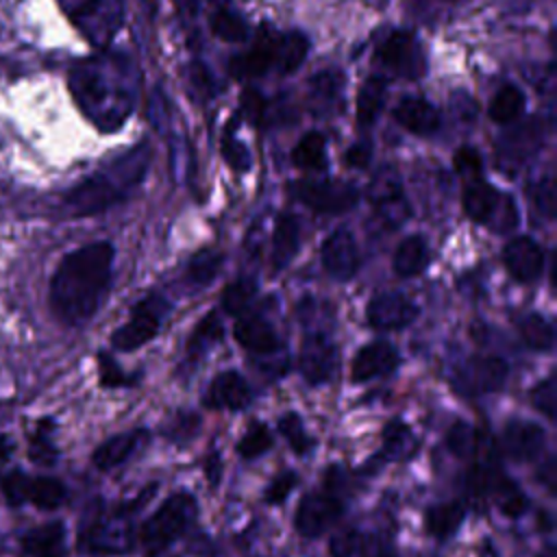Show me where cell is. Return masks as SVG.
<instances>
[{
	"instance_id": "29",
	"label": "cell",
	"mask_w": 557,
	"mask_h": 557,
	"mask_svg": "<svg viewBox=\"0 0 557 557\" xmlns=\"http://www.w3.org/2000/svg\"><path fill=\"white\" fill-rule=\"evenodd\" d=\"M24 546L33 557H65V529L59 520L48 522L30 531Z\"/></svg>"
},
{
	"instance_id": "24",
	"label": "cell",
	"mask_w": 557,
	"mask_h": 557,
	"mask_svg": "<svg viewBox=\"0 0 557 557\" xmlns=\"http://www.w3.org/2000/svg\"><path fill=\"white\" fill-rule=\"evenodd\" d=\"M420 442L413 435L411 426L400 420V418H392L385 422L383 431H381V448L379 455L374 457L376 461H409L418 455Z\"/></svg>"
},
{
	"instance_id": "19",
	"label": "cell",
	"mask_w": 557,
	"mask_h": 557,
	"mask_svg": "<svg viewBox=\"0 0 557 557\" xmlns=\"http://www.w3.org/2000/svg\"><path fill=\"white\" fill-rule=\"evenodd\" d=\"M361 263L355 235L348 228L333 231L322 244V265L335 281H348L357 274Z\"/></svg>"
},
{
	"instance_id": "7",
	"label": "cell",
	"mask_w": 557,
	"mask_h": 557,
	"mask_svg": "<svg viewBox=\"0 0 557 557\" xmlns=\"http://www.w3.org/2000/svg\"><path fill=\"white\" fill-rule=\"evenodd\" d=\"M461 205L466 215L472 222L487 224L498 220V231H509L516 226V209L509 196H500L490 183L483 181V176L468 178L461 191Z\"/></svg>"
},
{
	"instance_id": "40",
	"label": "cell",
	"mask_w": 557,
	"mask_h": 557,
	"mask_svg": "<svg viewBox=\"0 0 557 557\" xmlns=\"http://www.w3.org/2000/svg\"><path fill=\"white\" fill-rule=\"evenodd\" d=\"M524 109V94L516 85H505L496 91L490 104V117L498 124L513 122Z\"/></svg>"
},
{
	"instance_id": "16",
	"label": "cell",
	"mask_w": 557,
	"mask_h": 557,
	"mask_svg": "<svg viewBox=\"0 0 557 557\" xmlns=\"http://www.w3.org/2000/svg\"><path fill=\"white\" fill-rule=\"evenodd\" d=\"M250 400L252 389L235 370L215 374L202 394V407L211 411H242L250 405Z\"/></svg>"
},
{
	"instance_id": "17",
	"label": "cell",
	"mask_w": 557,
	"mask_h": 557,
	"mask_svg": "<svg viewBox=\"0 0 557 557\" xmlns=\"http://www.w3.org/2000/svg\"><path fill=\"white\" fill-rule=\"evenodd\" d=\"M9 494L17 503H30L41 509H57L67 498V487L63 481L54 476H24L17 474L15 479L7 481Z\"/></svg>"
},
{
	"instance_id": "47",
	"label": "cell",
	"mask_w": 557,
	"mask_h": 557,
	"mask_svg": "<svg viewBox=\"0 0 557 557\" xmlns=\"http://www.w3.org/2000/svg\"><path fill=\"white\" fill-rule=\"evenodd\" d=\"M298 483V474L294 470H283L278 472L265 487L263 492V503L265 505H283L287 500V496L294 492Z\"/></svg>"
},
{
	"instance_id": "27",
	"label": "cell",
	"mask_w": 557,
	"mask_h": 557,
	"mask_svg": "<svg viewBox=\"0 0 557 557\" xmlns=\"http://www.w3.org/2000/svg\"><path fill=\"white\" fill-rule=\"evenodd\" d=\"M466 505L463 500H444L429 505L424 511V529L431 537L444 542L453 537L466 518Z\"/></svg>"
},
{
	"instance_id": "4",
	"label": "cell",
	"mask_w": 557,
	"mask_h": 557,
	"mask_svg": "<svg viewBox=\"0 0 557 557\" xmlns=\"http://www.w3.org/2000/svg\"><path fill=\"white\" fill-rule=\"evenodd\" d=\"M198 500L189 492L170 494L139 527V548L144 557H159L174 546L196 522Z\"/></svg>"
},
{
	"instance_id": "31",
	"label": "cell",
	"mask_w": 557,
	"mask_h": 557,
	"mask_svg": "<svg viewBox=\"0 0 557 557\" xmlns=\"http://www.w3.org/2000/svg\"><path fill=\"white\" fill-rule=\"evenodd\" d=\"M309 52V39L298 33L289 30L278 35L276 39V50H274V67L278 74H292L300 67Z\"/></svg>"
},
{
	"instance_id": "45",
	"label": "cell",
	"mask_w": 557,
	"mask_h": 557,
	"mask_svg": "<svg viewBox=\"0 0 557 557\" xmlns=\"http://www.w3.org/2000/svg\"><path fill=\"white\" fill-rule=\"evenodd\" d=\"M342 89V76L337 72H320L311 81V100L320 109H329V104L337 98Z\"/></svg>"
},
{
	"instance_id": "36",
	"label": "cell",
	"mask_w": 557,
	"mask_h": 557,
	"mask_svg": "<svg viewBox=\"0 0 557 557\" xmlns=\"http://www.w3.org/2000/svg\"><path fill=\"white\" fill-rule=\"evenodd\" d=\"M537 146V128L531 124L529 128H516V133L507 135L498 146L500 163H520L529 154L535 152Z\"/></svg>"
},
{
	"instance_id": "49",
	"label": "cell",
	"mask_w": 557,
	"mask_h": 557,
	"mask_svg": "<svg viewBox=\"0 0 557 557\" xmlns=\"http://www.w3.org/2000/svg\"><path fill=\"white\" fill-rule=\"evenodd\" d=\"M98 363H100V385L102 387H128V385H133L135 379L126 376L109 355L100 352Z\"/></svg>"
},
{
	"instance_id": "21",
	"label": "cell",
	"mask_w": 557,
	"mask_h": 557,
	"mask_svg": "<svg viewBox=\"0 0 557 557\" xmlns=\"http://www.w3.org/2000/svg\"><path fill=\"white\" fill-rule=\"evenodd\" d=\"M146 440H148L146 429L115 433L94 448L91 466L100 472H109V470L122 466L124 461H128L137 453V448H141L146 444Z\"/></svg>"
},
{
	"instance_id": "42",
	"label": "cell",
	"mask_w": 557,
	"mask_h": 557,
	"mask_svg": "<svg viewBox=\"0 0 557 557\" xmlns=\"http://www.w3.org/2000/svg\"><path fill=\"white\" fill-rule=\"evenodd\" d=\"M211 33L222 41H244L248 35V26L239 13L231 9H218L211 15Z\"/></svg>"
},
{
	"instance_id": "12",
	"label": "cell",
	"mask_w": 557,
	"mask_h": 557,
	"mask_svg": "<svg viewBox=\"0 0 557 557\" xmlns=\"http://www.w3.org/2000/svg\"><path fill=\"white\" fill-rule=\"evenodd\" d=\"M368 200L374 207V211L379 213V218L383 220V224L387 228H396L400 226L407 215H409V207L403 194V183L400 176L394 168L385 165L381 168L370 185H368Z\"/></svg>"
},
{
	"instance_id": "50",
	"label": "cell",
	"mask_w": 557,
	"mask_h": 557,
	"mask_svg": "<svg viewBox=\"0 0 557 557\" xmlns=\"http://www.w3.org/2000/svg\"><path fill=\"white\" fill-rule=\"evenodd\" d=\"M453 165H455L457 174H461L466 181L481 176V157L472 146L459 148L453 157Z\"/></svg>"
},
{
	"instance_id": "34",
	"label": "cell",
	"mask_w": 557,
	"mask_h": 557,
	"mask_svg": "<svg viewBox=\"0 0 557 557\" xmlns=\"http://www.w3.org/2000/svg\"><path fill=\"white\" fill-rule=\"evenodd\" d=\"M222 337H224V326H222L218 313H215V311L207 313V315L196 324V329H194L191 335H189V342H187V359H189V361L200 359V357L207 355V350H211Z\"/></svg>"
},
{
	"instance_id": "51",
	"label": "cell",
	"mask_w": 557,
	"mask_h": 557,
	"mask_svg": "<svg viewBox=\"0 0 557 557\" xmlns=\"http://www.w3.org/2000/svg\"><path fill=\"white\" fill-rule=\"evenodd\" d=\"M533 202L546 218L555 215V183L550 176L537 183V194H533Z\"/></svg>"
},
{
	"instance_id": "18",
	"label": "cell",
	"mask_w": 557,
	"mask_h": 557,
	"mask_svg": "<svg viewBox=\"0 0 557 557\" xmlns=\"http://www.w3.org/2000/svg\"><path fill=\"white\" fill-rule=\"evenodd\" d=\"M400 363L398 350L383 339L370 342L366 346H361L350 363V381L361 385V383H370L379 376H387L392 374Z\"/></svg>"
},
{
	"instance_id": "33",
	"label": "cell",
	"mask_w": 557,
	"mask_h": 557,
	"mask_svg": "<svg viewBox=\"0 0 557 557\" xmlns=\"http://www.w3.org/2000/svg\"><path fill=\"white\" fill-rule=\"evenodd\" d=\"M518 333L531 350L537 352H548L555 346V329L553 324L540 315V313H527L518 320Z\"/></svg>"
},
{
	"instance_id": "28",
	"label": "cell",
	"mask_w": 557,
	"mask_h": 557,
	"mask_svg": "<svg viewBox=\"0 0 557 557\" xmlns=\"http://www.w3.org/2000/svg\"><path fill=\"white\" fill-rule=\"evenodd\" d=\"M300 246V226L292 213H281L272 235V268L283 270L292 263Z\"/></svg>"
},
{
	"instance_id": "11",
	"label": "cell",
	"mask_w": 557,
	"mask_h": 557,
	"mask_svg": "<svg viewBox=\"0 0 557 557\" xmlns=\"http://www.w3.org/2000/svg\"><path fill=\"white\" fill-rule=\"evenodd\" d=\"M289 191L315 213H344L359 200L357 187L344 181H298Z\"/></svg>"
},
{
	"instance_id": "13",
	"label": "cell",
	"mask_w": 557,
	"mask_h": 557,
	"mask_svg": "<svg viewBox=\"0 0 557 557\" xmlns=\"http://www.w3.org/2000/svg\"><path fill=\"white\" fill-rule=\"evenodd\" d=\"M298 370L307 385L326 383L337 370L335 342L322 331H309L298 350Z\"/></svg>"
},
{
	"instance_id": "10",
	"label": "cell",
	"mask_w": 557,
	"mask_h": 557,
	"mask_svg": "<svg viewBox=\"0 0 557 557\" xmlns=\"http://www.w3.org/2000/svg\"><path fill=\"white\" fill-rule=\"evenodd\" d=\"M374 59L385 70L409 81L422 78V74L426 72V61L420 41L407 30H394L392 35H387L379 44Z\"/></svg>"
},
{
	"instance_id": "5",
	"label": "cell",
	"mask_w": 557,
	"mask_h": 557,
	"mask_svg": "<svg viewBox=\"0 0 557 557\" xmlns=\"http://www.w3.org/2000/svg\"><path fill=\"white\" fill-rule=\"evenodd\" d=\"M67 20L94 46H104L122 24L120 0H59Z\"/></svg>"
},
{
	"instance_id": "37",
	"label": "cell",
	"mask_w": 557,
	"mask_h": 557,
	"mask_svg": "<svg viewBox=\"0 0 557 557\" xmlns=\"http://www.w3.org/2000/svg\"><path fill=\"white\" fill-rule=\"evenodd\" d=\"M292 161L300 170H324L326 165V141L324 135L311 131L300 137V141L294 146Z\"/></svg>"
},
{
	"instance_id": "1",
	"label": "cell",
	"mask_w": 557,
	"mask_h": 557,
	"mask_svg": "<svg viewBox=\"0 0 557 557\" xmlns=\"http://www.w3.org/2000/svg\"><path fill=\"white\" fill-rule=\"evenodd\" d=\"M113 246L94 242L65 255L50 281V309L59 322L81 326L94 318L111 285Z\"/></svg>"
},
{
	"instance_id": "38",
	"label": "cell",
	"mask_w": 557,
	"mask_h": 557,
	"mask_svg": "<svg viewBox=\"0 0 557 557\" xmlns=\"http://www.w3.org/2000/svg\"><path fill=\"white\" fill-rule=\"evenodd\" d=\"M483 431L474 429L472 424H468L466 420H457L448 426L446 431V448L459 457V459H472L476 455V448L481 444Z\"/></svg>"
},
{
	"instance_id": "25",
	"label": "cell",
	"mask_w": 557,
	"mask_h": 557,
	"mask_svg": "<svg viewBox=\"0 0 557 557\" xmlns=\"http://www.w3.org/2000/svg\"><path fill=\"white\" fill-rule=\"evenodd\" d=\"M394 120L413 135H433L440 128L437 109L422 98H403L394 107Z\"/></svg>"
},
{
	"instance_id": "43",
	"label": "cell",
	"mask_w": 557,
	"mask_h": 557,
	"mask_svg": "<svg viewBox=\"0 0 557 557\" xmlns=\"http://www.w3.org/2000/svg\"><path fill=\"white\" fill-rule=\"evenodd\" d=\"M492 500L496 503L498 511L511 520L520 518L527 511V496L518 490V485L505 474L503 481L498 483Z\"/></svg>"
},
{
	"instance_id": "30",
	"label": "cell",
	"mask_w": 557,
	"mask_h": 557,
	"mask_svg": "<svg viewBox=\"0 0 557 557\" xmlns=\"http://www.w3.org/2000/svg\"><path fill=\"white\" fill-rule=\"evenodd\" d=\"M429 263V246L424 237L409 235L400 242V246L394 252V272L398 276H418Z\"/></svg>"
},
{
	"instance_id": "55",
	"label": "cell",
	"mask_w": 557,
	"mask_h": 557,
	"mask_svg": "<svg viewBox=\"0 0 557 557\" xmlns=\"http://www.w3.org/2000/svg\"><path fill=\"white\" fill-rule=\"evenodd\" d=\"M220 474H222V463H220V455L215 450H211L207 455V463H205V476L211 485H215L220 481Z\"/></svg>"
},
{
	"instance_id": "3",
	"label": "cell",
	"mask_w": 557,
	"mask_h": 557,
	"mask_svg": "<svg viewBox=\"0 0 557 557\" xmlns=\"http://www.w3.org/2000/svg\"><path fill=\"white\" fill-rule=\"evenodd\" d=\"M150 161L148 144H139L117 157L113 163L102 168L100 172L85 178L65 196V207L72 215H91L98 213L122 198L128 196L133 187H137L146 174Z\"/></svg>"
},
{
	"instance_id": "56",
	"label": "cell",
	"mask_w": 557,
	"mask_h": 557,
	"mask_svg": "<svg viewBox=\"0 0 557 557\" xmlns=\"http://www.w3.org/2000/svg\"><path fill=\"white\" fill-rule=\"evenodd\" d=\"M479 557H498V553H496L494 544L490 542V537H485V542H483V546H481V553H479Z\"/></svg>"
},
{
	"instance_id": "22",
	"label": "cell",
	"mask_w": 557,
	"mask_h": 557,
	"mask_svg": "<svg viewBox=\"0 0 557 557\" xmlns=\"http://www.w3.org/2000/svg\"><path fill=\"white\" fill-rule=\"evenodd\" d=\"M509 274L520 283H533L544 270V252L531 237H516L503 250Z\"/></svg>"
},
{
	"instance_id": "41",
	"label": "cell",
	"mask_w": 557,
	"mask_h": 557,
	"mask_svg": "<svg viewBox=\"0 0 557 557\" xmlns=\"http://www.w3.org/2000/svg\"><path fill=\"white\" fill-rule=\"evenodd\" d=\"M220 268H222V255L213 248H202L187 263V278L200 287L211 283L218 276Z\"/></svg>"
},
{
	"instance_id": "46",
	"label": "cell",
	"mask_w": 557,
	"mask_h": 557,
	"mask_svg": "<svg viewBox=\"0 0 557 557\" xmlns=\"http://www.w3.org/2000/svg\"><path fill=\"white\" fill-rule=\"evenodd\" d=\"M555 403H557V381L555 374H548L531 389V405L544 413L548 420H555Z\"/></svg>"
},
{
	"instance_id": "6",
	"label": "cell",
	"mask_w": 557,
	"mask_h": 557,
	"mask_svg": "<svg viewBox=\"0 0 557 557\" xmlns=\"http://www.w3.org/2000/svg\"><path fill=\"white\" fill-rule=\"evenodd\" d=\"M509 366L496 355H472L461 361L450 376V387L463 398L487 396L505 387Z\"/></svg>"
},
{
	"instance_id": "39",
	"label": "cell",
	"mask_w": 557,
	"mask_h": 557,
	"mask_svg": "<svg viewBox=\"0 0 557 557\" xmlns=\"http://www.w3.org/2000/svg\"><path fill=\"white\" fill-rule=\"evenodd\" d=\"M274 444V437L268 429V424L263 422H250L246 426V431L242 433V437L235 444V453L244 459V461H252L259 459L261 455H265Z\"/></svg>"
},
{
	"instance_id": "14",
	"label": "cell",
	"mask_w": 557,
	"mask_h": 557,
	"mask_svg": "<svg viewBox=\"0 0 557 557\" xmlns=\"http://www.w3.org/2000/svg\"><path fill=\"white\" fill-rule=\"evenodd\" d=\"M546 448V431L537 422L509 420L500 433V450L518 463L537 461Z\"/></svg>"
},
{
	"instance_id": "20",
	"label": "cell",
	"mask_w": 557,
	"mask_h": 557,
	"mask_svg": "<svg viewBox=\"0 0 557 557\" xmlns=\"http://www.w3.org/2000/svg\"><path fill=\"white\" fill-rule=\"evenodd\" d=\"M233 335L237 339V344L259 357H268V355H276L281 348V339L274 331V326L257 315V313H242L237 315V322L233 326Z\"/></svg>"
},
{
	"instance_id": "32",
	"label": "cell",
	"mask_w": 557,
	"mask_h": 557,
	"mask_svg": "<svg viewBox=\"0 0 557 557\" xmlns=\"http://www.w3.org/2000/svg\"><path fill=\"white\" fill-rule=\"evenodd\" d=\"M385 102V78L370 76L357 96V124L372 126Z\"/></svg>"
},
{
	"instance_id": "44",
	"label": "cell",
	"mask_w": 557,
	"mask_h": 557,
	"mask_svg": "<svg viewBox=\"0 0 557 557\" xmlns=\"http://www.w3.org/2000/svg\"><path fill=\"white\" fill-rule=\"evenodd\" d=\"M255 294L257 283L252 278H237L222 292V307L231 315H242L250 307Z\"/></svg>"
},
{
	"instance_id": "53",
	"label": "cell",
	"mask_w": 557,
	"mask_h": 557,
	"mask_svg": "<svg viewBox=\"0 0 557 557\" xmlns=\"http://www.w3.org/2000/svg\"><path fill=\"white\" fill-rule=\"evenodd\" d=\"M370 159H372V146H370L368 141H359V144L350 146L348 152L344 154L346 165H348V168H359V170H361V168H368Z\"/></svg>"
},
{
	"instance_id": "57",
	"label": "cell",
	"mask_w": 557,
	"mask_h": 557,
	"mask_svg": "<svg viewBox=\"0 0 557 557\" xmlns=\"http://www.w3.org/2000/svg\"><path fill=\"white\" fill-rule=\"evenodd\" d=\"M383 557H400V555H398V553H396L392 546H387V550L383 553Z\"/></svg>"
},
{
	"instance_id": "2",
	"label": "cell",
	"mask_w": 557,
	"mask_h": 557,
	"mask_svg": "<svg viewBox=\"0 0 557 557\" xmlns=\"http://www.w3.org/2000/svg\"><path fill=\"white\" fill-rule=\"evenodd\" d=\"M124 67L113 57H91L70 72V89L81 111L102 131H115L131 111L133 96Z\"/></svg>"
},
{
	"instance_id": "35",
	"label": "cell",
	"mask_w": 557,
	"mask_h": 557,
	"mask_svg": "<svg viewBox=\"0 0 557 557\" xmlns=\"http://www.w3.org/2000/svg\"><path fill=\"white\" fill-rule=\"evenodd\" d=\"M276 429H278V435L292 448V453L298 457L309 455V450L315 446V437L309 435L300 413H296V411H285L283 416H278Z\"/></svg>"
},
{
	"instance_id": "15",
	"label": "cell",
	"mask_w": 557,
	"mask_h": 557,
	"mask_svg": "<svg viewBox=\"0 0 557 557\" xmlns=\"http://www.w3.org/2000/svg\"><path fill=\"white\" fill-rule=\"evenodd\" d=\"M418 315V307L400 292L376 294L366 309V320L376 331H398L409 326Z\"/></svg>"
},
{
	"instance_id": "48",
	"label": "cell",
	"mask_w": 557,
	"mask_h": 557,
	"mask_svg": "<svg viewBox=\"0 0 557 557\" xmlns=\"http://www.w3.org/2000/svg\"><path fill=\"white\" fill-rule=\"evenodd\" d=\"M198 424H200V420H198L196 413L181 411V413H176V418L170 420V424H168V429H165V437L172 440V442H176V444H183V442H187L189 437H194Z\"/></svg>"
},
{
	"instance_id": "26",
	"label": "cell",
	"mask_w": 557,
	"mask_h": 557,
	"mask_svg": "<svg viewBox=\"0 0 557 557\" xmlns=\"http://www.w3.org/2000/svg\"><path fill=\"white\" fill-rule=\"evenodd\" d=\"M387 544L366 531L346 529L331 537L329 555L331 557H383Z\"/></svg>"
},
{
	"instance_id": "8",
	"label": "cell",
	"mask_w": 557,
	"mask_h": 557,
	"mask_svg": "<svg viewBox=\"0 0 557 557\" xmlns=\"http://www.w3.org/2000/svg\"><path fill=\"white\" fill-rule=\"evenodd\" d=\"M165 311H168V302L159 294H150L144 300H139L133 307L126 324L115 329V333L111 335L113 348L122 352H131L148 344L159 333Z\"/></svg>"
},
{
	"instance_id": "52",
	"label": "cell",
	"mask_w": 557,
	"mask_h": 557,
	"mask_svg": "<svg viewBox=\"0 0 557 557\" xmlns=\"http://www.w3.org/2000/svg\"><path fill=\"white\" fill-rule=\"evenodd\" d=\"M224 157L226 161L237 168V170H248L250 165V159H248V152H246V146L235 141L233 137H224Z\"/></svg>"
},
{
	"instance_id": "9",
	"label": "cell",
	"mask_w": 557,
	"mask_h": 557,
	"mask_svg": "<svg viewBox=\"0 0 557 557\" xmlns=\"http://www.w3.org/2000/svg\"><path fill=\"white\" fill-rule=\"evenodd\" d=\"M346 511V505L339 494L331 490L309 492L298 500L294 513V529L305 540H315L335 527Z\"/></svg>"
},
{
	"instance_id": "23",
	"label": "cell",
	"mask_w": 557,
	"mask_h": 557,
	"mask_svg": "<svg viewBox=\"0 0 557 557\" xmlns=\"http://www.w3.org/2000/svg\"><path fill=\"white\" fill-rule=\"evenodd\" d=\"M276 39H278V35L268 24H263L257 30V37H255V44L250 46V50L246 54H239L233 59V63H231L233 76L248 78V76L265 74L274 65Z\"/></svg>"
},
{
	"instance_id": "54",
	"label": "cell",
	"mask_w": 557,
	"mask_h": 557,
	"mask_svg": "<svg viewBox=\"0 0 557 557\" xmlns=\"http://www.w3.org/2000/svg\"><path fill=\"white\" fill-rule=\"evenodd\" d=\"M242 104H244L246 115H248L252 122H259V117L263 115V98L259 96V91L246 89L244 96H242Z\"/></svg>"
}]
</instances>
